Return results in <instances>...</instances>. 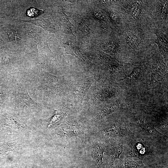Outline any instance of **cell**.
<instances>
[{
	"mask_svg": "<svg viewBox=\"0 0 168 168\" xmlns=\"http://www.w3.org/2000/svg\"><path fill=\"white\" fill-rule=\"evenodd\" d=\"M91 153L95 168H105L103 161L105 149L101 144L97 142L93 143L91 148Z\"/></svg>",
	"mask_w": 168,
	"mask_h": 168,
	"instance_id": "6",
	"label": "cell"
},
{
	"mask_svg": "<svg viewBox=\"0 0 168 168\" xmlns=\"http://www.w3.org/2000/svg\"><path fill=\"white\" fill-rule=\"evenodd\" d=\"M123 151V145L122 143H119L113 148L110 156L108 165L110 168H115L114 163L117 159L121 160L119 156Z\"/></svg>",
	"mask_w": 168,
	"mask_h": 168,
	"instance_id": "11",
	"label": "cell"
},
{
	"mask_svg": "<svg viewBox=\"0 0 168 168\" xmlns=\"http://www.w3.org/2000/svg\"><path fill=\"white\" fill-rule=\"evenodd\" d=\"M119 107V104L117 103H114L105 107L97 113L95 118L96 120H100L105 116L117 110Z\"/></svg>",
	"mask_w": 168,
	"mask_h": 168,
	"instance_id": "14",
	"label": "cell"
},
{
	"mask_svg": "<svg viewBox=\"0 0 168 168\" xmlns=\"http://www.w3.org/2000/svg\"><path fill=\"white\" fill-rule=\"evenodd\" d=\"M157 40L155 42L158 45L160 53L163 56L165 59L168 58V44L167 40L165 36L162 34L156 33Z\"/></svg>",
	"mask_w": 168,
	"mask_h": 168,
	"instance_id": "9",
	"label": "cell"
},
{
	"mask_svg": "<svg viewBox=\"0 0 168 168\" xmlns=\"http://www.w3.org/2000/svg\"><path fill=\"white\" fill-rule=\"evenodd\" d=\"M77 168H78V166L77 167Z\"/></svg>",
	"mask_w": 168,
	"mask_h": 168,
	"instance_id": "30",
	"label": "cell"
},
{
	"mask_svg": "<svg viewBox=\"0 0 168 168\" xmlns=\"http://www.w3.org/2000/svg\"><path fill=\"white\" fill-rule=\"evenodd\" d=\"M54 137L55 138L67 137L68 138L72 137L80 138L83 144L84 140V130L82 126L75 122H69L65 124L56 128Z\"/></svg>",
	"mask_w": 168,
	"mask_h": 168,
	"instance_id": "1",
	"label": "cell"
},
{
	"mask_svg": "<svg viewBox=\"0 0 168 168\" xmlns=\"http://www.w3.org/2000/svg\"><path fill=\"white\" fill-rule=\"evenodd\" d=\"M142 5L139 2L134 1L131 8V15L135 20H139L142 14Z\"/></svg>",
	"mask_w": 168,
	"mask_h": 168,
	"instance_id": "17",
	"label": "cell"
},
{
	"mask_svg": "<svg viewBox=\"0 0 168 168\" xmlns=\"http://www.w3.org/2000/svg\"><path fill=\"white\" fill-rule=\"evenodd\" d=\"M44 11L34 7H31L27 11L26 14L30 17H35L44 13Z\"/></svg>",
	"mask_w": 168,
	"mask_h": 168,
	"instance_id": "22",
	"label": "cell"
},
{
	"mask_svg": "<svg viewBox=\"0 0 168 168\" xmlns=\"http://www.w3.org/2000/svg\"><path fill=\"white\" fill-rule=\"evenodd\" d=\"M30 32L37 46L39 62H42L45 58L53 57V53L49 49L44 37L37 32L31 31Z\"/></svg>",
	"mask_w": 168,
	"mask_h": 168,
	"instance_id": "2",
	"label": "cell"
},
{
	"mask_svg": "<svg viewBox=\"0 0 168 168\" xmlns=\"http://www.w3.org/2000/svg\"><path fill=\"white\" fill-rule=\"evenodd\" d=\"M145 149L143 145L140 143L132 145L127 155V157H134L143 160L146 156Z\"/></svg>",
	"mask_w": 168,
	"mask_h": 168,
	"instance_id": "7",
	"label": "cell"
},
{
	"mask_svg": "<svg viewBox=\"0 0 168 168\" xmlns=\"http://www.w3.org/2000/svg\"><path fill=\"white\" fill-rule=\"evenodd\" d=\"M103 48L106 52L114 54H119L121 52L119 43L115 40H112L107 42L103 45Z\"/></svg>",
	"mask_w": 168,
	"mask_h": 168,
	"instance_id": "13",
	"label": "cell"
},
{
	"mask_svg": "<svg viewBox=\"0 0 168 168\" xmlns=\"http://www.w3.org/2000/svg\"><path fill=\"white\" fill-rule=\"evenodd\" d=\"M62 43L63 44L62 46L65 48L66 54H71L76 57V54H77L75 46L71 41H68L65 43L62 42Z\"/></svg>",
	"mask_w": 168,
	"mask_h": 168,
	"instance_id": "20",
	"label": "cell"
},
{
	"mask_svg": "<svg viewBox=\"0 0 168 168\" xmlns=\"http://www.w3.org/2000/svg\"><path fill=\"white\" fill-rule=\"evenodd\" d=\"M168 68L166 64L161 60L154 63L152 67L151 84L154 85L161 81L167 75Z\"/></svg>",
	"mask_w": 168,
	"mask_h": 168,
	"instance_id": "5",
	"label": "cell"
},
{
	"mask_svg": "<svg viewBox=\"0 0 168 168\" xmlns=\"http://www.w3.org/2000/svg\"><path fill=\"white\" fill-rule=\"evenodd\" d=\"M18 168H27L26 167H24L23 166H21L18 167Z\"/></svg>",
	"mask_w": 168,
	"mask_h": 168,
	"instance_id": "29",
	"label": "cell"
},
{
	"mask_svg": "<svg viewBox=\"0 0 168 168\" xmlns=\"http://www.w3.org/2000/svg\"><path fill=\"white\" fill-rule=\"evenodd\" d=\"M8 35L9 40L12 41H17L21 39V37L16 31L11 30L9 31Z\"/></svg>",
	"mask_w": 168,
	"mask_h": 168,
	"instance_id": "24",
	"label": "cell"
},
{
	"mask_svg": "<svg viewBox=\"0 0 168 168\" xmlns=\"http://www.w3.org/2000/svg\"><path fill=\"white\" fill-rule=\"evenodd\" d=\"M18 141L13 140L6 142L1 146L0 151L2 154H5L14 151L18 144Z\"/></svg>",
	"mask_w": 168,
	"mask_h": 168,
	"instance_id": "18",
	"label": "cell"
},
{
	"mask_svg": "<svg viewBox=\"0 0 168 168\" xmlns=\"http://www.w3.org/2000/svg\"><path fill=\"white\" fill-rule=\"evenodd\" d=\"M100 131L105 136L111 138L134 136L133 133L126 126L120 124L110 125Z\"/></svg>",
	"mask_w": 168,
	"mask_h": 168,
	"instance_id": "3",
	"label": "cell"
},
{
	"mask_svg": "<svg viewBox=\"0 0 168 168\" xmlns=\"http://www.w3.org/2000/svg\"><path fill=\"white\" fill-rule=\"evenodd\" d=\"M4 98L2 93L0 91V107L2 105Z\"/></svg>",
	"mask_w": 168,
	"mask_h": 168,
	"instance_id": "28",
	"label": "cell"
},
{
	"mask_svg": "<svg viewBox=\"0 0 168 168\" xmlns=\"http://www.w3.org/2000/svg\"><path fill=\"white\" fill-rule=\"evenodd\" d=\"M161 15L162 18H165L167 16V1H161Z\"/></svg>",
	"mask_w": 168,
	"mask_h": 168,
	"instance_id": "23",
	"label": "cell"
},
{
	"mask_svg": "<svg viewBox=\"0 0 168 168\" xmlns=\"http://www.w3.org/2000/svg\"><path fill=\"white\" fill-rule=\"evenodd\" d=\"M15 100L18 105L31 107L37 106V104L31 98L26 88L23 85L17 86L15 89Z\"/></svg>",
	"mask_w": 168,
	"mask_h": 168,
	"instance_id": "4",
	"label": "cell"
},
{
	"mask_svg": "<svg viewBox=\"0 0 168 168\" xmlns=\"http://www.w3.org/2000/svg\"><path fill=\"white\" fill-rule=\"evenodd\" d=\"M8 122L7 126L10 129L14 132H20L25 130V127L24 124L17 119L11 116H8Z\"/></svg>",
	"mask_w": 168,
	"mask_h": 168,
	"instance_id": "15",
	"label": "cell"
},
{
	"mask_svg": "<svg viewBox=\"0 0 168 168\" xmlns=\"http://www.w3.org/2000/svg\"><path fill=\"white\" fill-rule=\"evenodd\" d=\"M118 164L116 168H146L142 161H135L126 157Z\"/></svg>",
	"mask_w": 168,
	"mask_h": 168,
	"instance_id": "10",
	"label": "cell"
},
{
	"mask_svg": "<svg viewBox=\"0 0 168 168\" xmlns=\"http://www.w3.org/2000/svg\"><path fill=\"white\" fill-rule=\"evenodd\" d=\"M109 16L110 18L113 21L117 23L119 20V18L114 12H110L108 13Z\"/></svg>",
	"mask_w": 168,
	"mask_h": 168,
	"instance_id": "26",
	"label": "cell"
},
{
	"mask_svg": "<svg viewBox=\"0 0 168 168\" xmlns=\"http://www.w3.org/2000/svg\"><path fill=\"white\" fill-rule=\"evenodd\" d=\"M142 72L141 68L139 66H136L133 68L131 73L126 77H128L134 80H136L139 77Z\"/></svg>",
	"mask_w": 168,
	"mask_h": 168,
	"instance_id": "21",
	"label": "cell"
},
{
	"mask_svg": "<svg viewBox=\"0 0 168 168\" xmlns=\"http://www.w3.org/2000/svg\"><path fill=\"white\" fill-rule=\"evenodd\" d=\"M124 38L128 45L131 48L137 50L139 48L140 40L134 33L128 32L124 34Z\"/></svg>",
	"mask_w": 168,
	"mask_h": 168,
	"instance_id": "12",
	"label": "cell"
},
{
	"mask_svg": "<svg viewBox=\"0 0 168 168\" xmlns=\"http://www.w3.org/2000/svg\"><path fill=\"white\" fill-rule=\"evenodd\" d=\"M82 32L83 34L86 36H87L89 34V27L88 25H85L82 28Z\"/></svg>",
	"mask_w": 168,
	"mask_h": 168,
	"instance_id": "27",
	"label": "cell"
},
{
	"mask_svg": "<svg viewBox=\"0 0 168 168\" xmlns=\"http://www.w3.org/2000/svg\"><path fill=\"white\" fill-rule=\"evenodd\" d=\"M15 21L19 22H28L35 24L38 26H40L44 29L49 31L54 32L55 31V29L52 24L47 19H35L33 20L25 21L21 20L14 19Z\"/></svg>",
	"mask_w": 168,
	"mask_h": 168,
	"instance_id": "8",
	"label": "cell"
},
{
	"mask_svg": "<svg viewBox=\"0 0 168 168\" xmlns=\"http://www.w3.org/2000/svg\"><path fill=\"white\" fill-rule=\"evenodd\" d=\"M135 122L143 130L152 133H156L160 134L145 119L137 118L135 119Z\"/></svg>",
	"mask_w": 168,
	"mask_h": 168,
	"instance_id": "16",
	"label": "cell"
},
{
	"mask_svg": "<svg viewBox=\"0 0 168 168\" xmlns=\"http://www.w3.org/2000/svg\"><path fill=\"white\" fill-rule=\"evenodd\" d=\"M92 15L95 18L100 20H102L104 18L102 14L99 11H94L92 13Z\"/></svg>",
	"mask_w": 168,
	"mask_h": 168,
	"instance_id": "25",
	"label": "cell"
},
{
	"mask_svg": "<svg viewBox=\"0 0 168 168\" xmlns=\"http://www.w3.org/2000/svg\"><path fill=\"white\" fill-rule=\"evenodd\" d=\"M63 116L62 113L56 111L49 120L48 128H50L59 124L62 121Z\"/></svg>",
	"mask_w": 168,
	"mask_h": 168,
	"instance_id": "19",
	"label": "cell"
}]
</instances>
